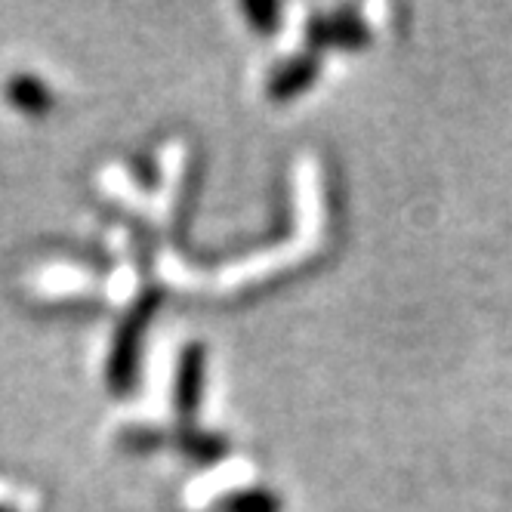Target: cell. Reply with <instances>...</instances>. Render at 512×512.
Returning <instances> with one entry per match:
<instances>
[{"label": "cell", "mask_w": 512, "mask_h": 512, "mask_svg": "<svg viewBox=\"0 0 512 512\" xmlns=\"http://www.w3.org/2000/svg\"><path fill=\"white\" fill-rule=\"evenodd\" d=\"M201 389H204V349L189 346L179 358V374H176V405H179V411L186 420L198 408Z\"/></svg>", "instance_id": "6da1fadb"}, {"label": "cell", "mask_w": 512, "mask_h": 512, "mask_svg": "<svg viewBox=\"0 0 512 512\" xmlns=\"http://www.w3.org/2000/svg\"><path fill=\"white\" fill-rule=\"evenodd\" d=\"M142 315H133L124 327V334L118 337V349L112 355V371H108V380H112V389L124 392L133 386L136 380V352H139V331H142Z\"/></svg>", "instance_id": "7a4b0ae2"}, {"label": "cell", "mask_w": 512, "mask_h": 512, "mask_svg": "<svg viewBox=\"0 0 512 512\" xmlns=\"http://www.w3.org/2000/svg\"><path fill=\"white\" fill-rule=\"evenodd\" d=\"M7 99L19 108V112H25V115H44V112H50V105H53L50 87L41 78H34V75H16V78H10Z\"/></svg>", "instance_id": "3957f363"}, {"label": "cell", "mask_w": 512, "mask_h": 512, "mask_svg": "<svg viewBox=\"0 0 512 512\" xmlns=\"http://www.w3.org/2000/svg\"><path fill=\"white\" fill-rule=\"evenodd\" d=\"M315 71H318V65H315V56L294 59V62L284 65V68L278 71V75L272 78V84H269V93H272L275 99H287V96H294V93H300V90H306V87L312 84Z\"/></svg>", "instance_id": "277c9868"}, {"label": "cell", "mask_w": 512, "mask_h": 512, "mask_svg": "<svg viewBox=\"0 0 512 512\" xmlns=\"http://www.w3.org/2000/svg\"><path fill=\"white\" fill-rule=\"evenodd\" d=\"M309 41L312 47H327V44H358L364 41V31L358 28V22H352L349 16L343 19H315L309 28Z\"/></svg>", "instance_id": "5b68a950"}, {"label": "cell", "mask_w": 512, "mask_h": 512, "mask_svg": "<svg viewBox=\"0 0 512 512\" xmlns=\"http://www.w3.org/2000/svg\"><path fill=\"white\" fill-rule=\"evenodd\" d=\"M229 512H278V497L269 491H238L229 500Z\"/></svg>", "instance_id": "8992f818"}, {"label": "cell", "mask_w": 512, "mask_h": 512, "mask_svg": "<svg viewBox=\"0 0 512 512\" xmlns=\"http://www.w3.org/2000/svg\"><path fill=\"white\" fill-rule=\"evenodd\" d=\"M250 19H256V25H260L263 31H272V19H278V7L275 4H247L244 7Z\"/></svg>", "instance_id": "52a82bcc"}, {"label": "cell", "mask_w": 512, "mask_h": 512, "mask_svg": "<svg viewBox=\"0 0 512 512\" xmlns=\"http://www.w3.org/2000/svg\"><path fill=\"white\" fill-rule=\"evenodd\" d=\"M0 512H13V509H4V506H0Z\"/></svg>", "instance_id": "ba28073f"}]
</instances>
